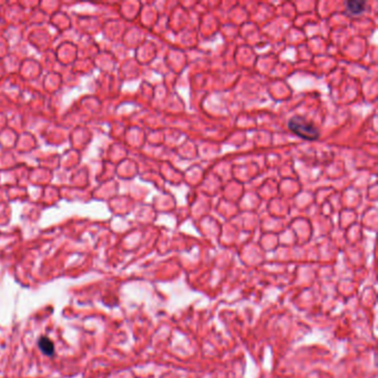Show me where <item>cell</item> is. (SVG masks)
<instances>
[{
	"mask_svg": "<svg viewBox=\"0 0 378 378\" xmlns=\"http://www.w3.org/2000/svg\"><path fill=\"white\" fill-rule=\"evenodd\" d=\"M288 129L293 133H295L300 139H304L307 141H314L319 138V130L316 125H314L310 121H307L305 118L293 117L288 121Z\"/></svg>",
	"mask_w": 378,
	"mask_h": 378,
	"instance_id": "1",
	"label": "cell"
},
{
	"mask_svg": "<svg viewBox=\"0 0 378 378\" xmlns=\"http://www.w3.org/2000/svg\"><path fill=\"white\" fill-rule=\"evenodd\" d=\"M345 9L351 16H358L364 12L366 3L365 2H356V0H350V2H345Z\"/></svg>",
	"mask_w": 378,
	"mask_h": 378,
	"instance_id": "2",
	"label": "cell"
},
{
	"mask_svg": "<svg viewBox=\"0 0 378 378\" xmlns=\"http://www.w3.org/2000/svg\"><path fill=\"white\" fill-rule=\"evenodd\" d=\"M38 346H39L40 350L44 355L53 356L55 354V345L48 337H41L39 339V343H38Z\"/></svg>",
	"mask_w": 378,
	"mask_h": 378,
	"instance_id": "3",
	"label": "cell"
}]
</instances>
